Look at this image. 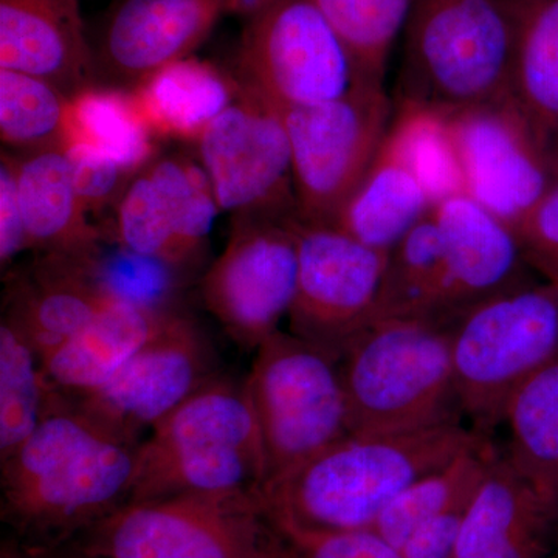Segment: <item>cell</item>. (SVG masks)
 <instances>
[{
  "instance_id": "cell-11",
  "label": "cell",
  "mask_w": 558,
  "mask_h": 558,
  "mask_svg": "<svg viewBox=\"0 0 558 558\" xmlns=\"http://www.w3.org/2000/svg\"><path fill=\"white\" fill-rule=\"evenodd\" d=\"M299 278L289 332L339 362L376 318L388 253L363 244L333 223L293 220Z\"/></svg>"
},
{
  "instance_id": "cell-33",
  "label": "cell",
  "mask_w": 558,
  "mask_h": 558,
  "mask_svg": "<svg viewBox=\"0 0 558 558\" xmlns=\"http://www.w3.org/2000/svg\"><path fill=\"white\" fill-rule=\"evenodd\" d=\"M387 137L416 172L435 205L465 193L446 110L399 105Z\"/></svg>"
},
{
  "instance_id": "cell-1",
  "label": "cell",
  "mask_w": 558,
  "mask_h": 558,
  "mask_svg": "<svg viewBox=\"0 0 558 558\" xmlns=\"http://www.w3.org/2000/svg\"><path fill=\"white\" fill-rule=\"evenodd\" d=\"M461 422L405 433L348 435L258 488L281 537L366 531L414 481L487 442Z\"/></svg>"
},
{
  "instance_id": "cell-6",
  "label": "cell",
  "mask_w": 558,
  "mask_h": 558,
  "mask_svg": "<svg viewBox=\"0 0 558 558\" xmlns=\"http://www.w3.org/2000/svg\"><path fill=\"white\" fill-rule=\"evenodd\" d=\"M62 546L101 558H290L258 490L124 502Z\"/></svg>"
},
{
  "instance_id": "cell-18",
  "label": "cell",
  "mask_w": 558,
  "mask_h": 558,
  "mask_svg": "<svg viewBox=\"0 0 558 558\" xmlns=\"http://www.w3.org/2000/svg\"><path fill=\"white\" fill-rule=\"evenodd\" d=\"M0 69L50 81L69 97L98 83L81 0H0Z\"/></svg>"
},
{
  "instance_id": "cell-38",
  "label": "cell",
  "mask_w": 558,
  "mask_h": 558,
  "mask_svg": "<svg viewBox=\"0 0 558 558\" xmlns=\"http://www.w3.org/2000/svg\"><path fill=\"white\" fill-rule=\"evenodd\" d=\"M513 231L527 266L558 289V179Z\"/></svg>"
},
{
  "instance_id": "cell-20",
  "label": "cell",
  "mask_w": 558,
  "mask_h": 558,
  "mask_svg": "<svg viewBox=\"0 0 558 558\" xmlns=\"http://www.w3.org/2000/svg\"><path fill=\"white\" fill-rule=\"evenodd\" d=\"M172 310L113 301L89 325L39 359L46 398L73 399L101 388L145 347Z\"/></svg>"
},
{
  "instance_id": "cell-15",
  "label": "cell",
  "mask_w": 558,
  "mask_h": 558,
  "mask_svg": "<svg viewBox=\"0 0 558 558\" xmlns=\"http://www.w3.org/2000/svg\"><path fill=\"white\" fill-rule=\"evenodd\" d=\"M447 117L465 194L513 229L558 179L549 146L510 97Z\"/></svg>"
},
{
  "instance_id": "cell-10",
  "label": "cell",
  "mask_w": 558,
  "mask_h": 558,
  "mask_svg": "<svg viewBox=\"0 0 558 558\" xmlns=\"http://www.w3.org/2000/svg\"><path fill=\"white\" fill-rule=\"evenodd\" d=\"M238 80L281 112L336 100L354 86L340 40L314 0H271L244 21Z\"/></svg>"
},
{
  "instance_id": "cell-28",
  "label": "cell",
  "mask_w": 558,
  "mask_h": 558,
  "mask_svg": "<svg viewBox=\"0 0 558 558\" xmlns=\"http://www.w3.org/2000/svg\"><path fill=\"white\" fill-rule=\"evenodd\" d=\"M69 143H83L108 154L132 178L157 159V138L134 92L100 81L69 98L65 146Z\"/></svg>"
},
{
  "instance_id": "cell-2",
  "label": "cell",
  "mask_w": 558,
  "mask_h": 558,
  "mask_svg": "<svg viewBox=\"0 0 558 558\" xmlns=\"http://www.w3.org/2000/svg\"><path fill=\"white\" fill-rule=\"evenodd\" d=\"M138 446L112 438L60 398L2 464L3 519L25 549L65 545L130 499Z\"/></svg>"
},
{
  "instance_id": "cell-26",
  "label": "cell",
  "mask_w": 558,
  "mask_h": 558,
  "mask_svg": "<svg viewBox=\"0 0 558 558\" xmlns=\"http://www.w3.org/2000/svg\"><path fill=\"white\" fill-rule=\"evenodd\" d=\"M512 468L558 512V359L537 371L509 399L502 416Z\"/></svg>"
},
{
  "instance_id": "cell-16",
  "label": "cell",
  "mask_w": 558,
  "mask_h": 558,
  "mask_svg": "<svg viewBox=\"0 0 558 558\" xmlns=\"http://www.w3.org/2000/svg\"><path fill=\"white\" fill-rule=\"evenodd\" d=\"M236 0H116L94 46L98 78L134 89L171 62L185 60Z\"/></svg>"
},
{
  "instance_id": "cell-14",
  "label": "cell",
  "mask_w": 558,
  "mask_h": 558,
  "mask_svg": "<svg viewBox=\"0 0 558 558\" xmlns=\"http://www.w3.org/2000/svg\"><path fill=\"white\" fill-rule=\"evenodd\" d=\"M197 146L219 209L233 216H299L284 117L247 84L240 81L236 100L209 124Z\"/></svg>"
},
{
  "instance_id": "cell-9",
  "label": "cell",
  "mask_w": 558,
  "mask_h": 558,
  "mask_svg": "<svg viewBox=\"0 0 558 558\" xmlns=\"http://www.w3.org/2000/svg\"><path fill=\"white\" fill-rule=\"evenodd\" d=\"M299 219L336 223L387 137L392 102L384 86H354L336 98L284 110Z\"/></svg>"
},
{
  "instance_id": "cell-5",
  "label": "cell",
  "mask_w": 558,
  "mask_h": 558,
  "mask_svg": "<svg viewBox=\"0 0 558 558\" xmlns=\"http://www.w3.org/2000/svg\"><path fill=\"white\" fill-rule=\"evenodd\" d=\"M403 33L399 105L453 112L509 98L508 0H416Z\"/></svg>"
},
{
  "instance_id": "cell-13",
  "label": "cell",
  "mask_w": 558,
  "mask_h": 558,
  "mask_svg": "<svg viewBox=\"0 0 558 558\" xmlns=\"http://www.w3.org/2000/svg\"><path fill=\"white\" fill-rule=\"evenodd\" d=\"M293 220L233 216L226 248L202 278L205 306L242 349L256 351L289 317L299 278Z\"/></svg>"
},
{
  "instance_id": "cell-37",
  "label": "cell",
  "mask_w": 558,
  "mask_h": 558,
  "mask_svg": "<svg viewBox=\"0 0 558 558\" xmlns=\"http://www.w3.org/2000/svg\"><path fill=\"white\" fill-rule=\"evenodd\" d=\"M73 186L87 215H101L108 205L119 202L132 175L108 154L69 143L64 148Z\"/></svg>"
},
{
  "instance_id": "cell-40",
  "label": "cell",
  "mask_w": 558,
  "mask_h": 558,
  "mask_svg": "<svg viewBox=\"0 0 558 558\" xmlns=\"http://www.w3.org/2000/svg\"><path fill=\"white\" fill-rule=\"evenodd\" d=\"M28 248L27 230L17 190L16 157L2 150L0 161V264L9 267Z\"/></svg>"
},
{
  "instance_id": "cell-32",
  "label": "cell",
  "mask_w": 558,
  "mask_h": 558,
  "mask_svg": "<svg viewBox=\"0 0 558 558\" xmlns=\"http://www.w3.org/2000/svg\"><path fill=\"white\" fill-rule=\"evenodd\" d=\"M39 355L21 326L3 314L0 323V462L32 435L46 413Z\"/></svg>"
},
{
  "instance_id": "cell-8",
  "label": "cell",
  "mask_w": 558,
  "mask_h": 558,
  "mask_svg": "<svg viewBox=\"0 0 558 558\" xmlns=\"http://www.w3.org/2000/svg\"><path fill=\"white\" fill-rule=\"evenodd\" d=\"M245 381L263 438V484L351 435L339 362L292 332L259 344Z\"/></svg>"
},
{
  "instance_id": "cell-12",
  "label": "cell",
  "mask_w": 558,
  "mask_h": 558,
  "mask_svg": "<svg viewBox=\"0 0 558 558\" xmlns=\"http://www.w3.org/2000/svg\"><path fill=\"white\" fill-rule=\"evenodd\" d=\"M216 376L207 333L190 315L174 310L112 379L64 400L112 438L140 446L161 418Z\"/></svg>"
},
{
  "instance_id": "cell-31",
  "label": "cell",
  "mask_w": 558,
  "mask_h": 558,
  "mask_svg": "<svg viewBox=\"0 0 558 558\" xmlns=\"http://www.w3.org/2000/svg\"><path fill=\"white\" fill-rule=\"evenodd\" d=\"M69 95L50 81L0 69V138L22 156L64 149Z\"/></svg>"
},
{
  "instance_id": "cell-45",
  "label": "cell",
  "mask_w": 558,
  "mask_h": 558,
  "mask_svg": "<svg viewBox=\"0 0 558 558\" xmlns=\"http://www.w3.org/2000/svg\"><path fill=\"white\" fill-rule=\"evenodd\" d=\"M550 156H553V163L558 178V134L554 137L553 143H550Z\"/></svg>"
},
{
  "instance_id": "cell-17",
  "label": "cell",
  "mask_w": 558,
  "mask_h": 558,
  "mask_svg": "<svg viewBox=\"0 0 558 558\" xmlns=\"http://www.w3.org/2000/svg\"><path fill=\"white\" fill-rule=\"evenodd\" d=\"M442 233L447 266V322L499 293L529 284L515 231L461 193L433 207Z\"/></svg>"
},
{
  "instance_id": "cell-43",
  "label": "cell",
  "mask_w": 558,
  "mask_h": 558,
  "mask_svg": "<svg viewBox=\"0 0 558 558\" xmlns=\"http://www.w3.org/2000/svg\"><path fill=\"white\" fill-rule=\"evenodd\" d=\"M25 556L27 558H101L86 556V554L73 550L69 546H58V548L49 549H25Z\"/></svg>"
},
{
  "instance_id": "cell-29",
  "label": "cell",
  "mask_w": 558,
  "mask_h": 558,
  "mask_svg": "<svg viewBox=\"0 0 558 558\" xmlns=\"http://www.w3.org/2000/svg\"><path fill=\"white\" fill-rule=\"evenodd\" d=\"M495 454L497 449L487 440L459 454L444 468L414 481L389 502L371 531L392 548L402 549L422 524L440 513L468 506Z\"/></svg>"
},
{
  "instance_id": "cell-39",
  "label": "cell",
  "mask_w": 558,
  "mask_h": 558,
  "mask_svg": "<svg viewBox=\"0 0 558 558\" xmlns=\"http://www.w3.org/2000/svg\"><path fill=\"white\" fill-rule=\"evenodd\" d=\"M282 538L288 543L290 558H402L398 549L371 529Z\"/></svg>"
},
{
  "instance_id": "cell-4",
  "label": "cell",
  "mask_w": 558,
  "mask_h": 558,
  "mask_svg": "<svg viewBox=\"0 0 558 558\" xmlns=\"http://www.w3.org/2000/svg\"><path fill=\"white\" fill-rule=\"evenodd\" d=\"M351 435L405 433L461 422L450 325L376 319L339 360Z\"/></svg>"
},
{
  "instance_id": "cell-41",
  "label": "cell",
  "mask_w": 558,
  "mask_h": 558,
  "mask_svg": "<svg viewBox=\"0 0 558 558\" xmlns=\"http://www.w3.org/2000/svg\"><path fill=\"white\" fill-rule=\"evenodd\" d=\"M464 508L449 510L422 524L399 550L402 558H453Z\"/></svg>"
},
{
  "instance_id": "cell-42",
  "label": "cell",
  "mask_w": 558,
  "mask_h": 558,
  "mask_svg": "<svg viewBox=\"0 0 558 558\" xmlns=\"http://www.w3.org/2000/svg\"><path fill=\"white\" fill-rule=\"evenodd\" d=\"M535 553H537V542L521 539L494 550L486 558H534Z\"/></svg>"
},
{
  "instance_id": "cell-36",
  "label": "cell",
  "mask_w": 558,
  "mask_h": 558,
  "mask_svg": "<svg viewBox=\"0 0 558 558\" xmlns=\"http://www.w3.org/2000/svg\"><path fill=\"white\" fill-rule=\"evenodd\" d=\"M92 271L101 289L116 301L172 310L183 271L171 264L140 255L112 242H102L90 258Z\"/></svg>"
},
{
  "instance_id": "cell-22",
  "label": "cell",
  "mask_w": 558,
  "mask_h": 558,
  "mask_svg": "<svg viewBox=\"0 0 558 558\" xmlns=\"http://www.w3.org/2000/svg\"><path fill=\"white\" fill-rule=\"evenodd\" d=\"M154 137L199 142L240 94V81L218 65L185 58L165 65L134 89Z\"/></svg>"
},
{
  "instance_id": "cell-35",
  "label": "cell",
  "mask_w": 558,
  "mask_h": 558,
  "mask_svg": "<svg viewBox=\"0 0 558 558\" xmlns=\"http://www.w3.org/2000/svg\"><path fill=\"white\" fill-rule=\"evenodd\" d=\"M146 170L167 204L180 245L193 267L204 252L219 211L207 172L202 165L180 154L157 157Z\"/></svg>"
},
{
  "instance_id": "cell-30",
  "label": "cell",
  "mask_w": 558,
  "mask_h": 558,
  "mask_svg": "<svg viewBox=\"0 0 558 558\" xmlns=\"http://www.w3.org/2000/svg\"><path fill=\"white\" fill-rule=\"evenodd\" d=\"M347 53L354 83L384 86L389 54L416 0H314Z\"/></svg>"
},
{
  "instance_id": "cell-23",
  "label": "cell",
  "mask_w": 558,
  "mask_h": 558,
  "mask_svg": "<svg viewBox=\"0 0 558 558\" xmlns=\"http://www.w3.org/2000/svg\"><path fill=\"white\" fill-rule=\"evenodd\" d=\"M433 207L435 202L424 183L385 137L365 179L333 226L363 244L388 253Z\"/></svg>"
},
{
  "instance_id": "cell-25",
  "label": "cell",
  "mask_w": 558,
  "mask_h": 558,
  "mask_svg": "<svg viewBox=\"0 0 558 558\" xmlns=\"http://www.w3.org/2000/svg\"><path fill=\"white\" fill-rule=\"evenodd\" d=\"M513 21L510 100L549 146L558 134V0H508Z\"/></svg>"
},
{
  "instance_id": "cell-27",
  "label": "cell",
  "mask_w": 558,
  "mask_h": 558,
  "mask_svg": "<svg viewBox=\"0 0 558 558\" xmlns=\"http://www.w3.org/2000/svg\"><path fill=\"white\" fill-rule=\"evenodd\" d=\"M442 233L432 211L388 252L376 319L447 323Z\"/></svg>"
},
{
  "instance_id": "cell-24",
  "label": "cell",
  "mask_w": 558,
  "mask_h": 558,
  "mask_svg": "<svg viewBox=\"0 0 558 558\" xmlns=\"http://www.w3.org/2000/svg\"><path fill=\"white\" fill-rule=\"evenodd\" d=\"M556 513L512 468L495 454L462 515L453 558H486L509 543L532 539Z\"/></svg>"
},
{
  "instance_id": "cell-19",
  "label": "cell",
  "mask_w": 558,
  "mask_h": 558,
  "mask_svg": "<svg viewBox=\"0 0 558 558\" xmlns=\"http://www.w3.org/2000/svg\"><path fill=\"white\" fill-rule=\"evenodd\" d=\"M95 252L81 256L40 255L31 270L11 282L5 315L21 326L39 359L75 336L116 301L94 277L90 258Z\"/></svg>"
},
{
  "instance_id": "cell-44",
  "label": "cell",
  "mask_w": 558,
  "mask_h": 558,
  "mask_svg": "<svg viewBox=\"0 0 558 558\" xmlns=\"http://www.w3.org/2000/svg\"><path fill=\"white\" fill-rule=\"evenodd\" d=\"M0 558H27V556H25V553L22 554L20 549L14 548V546L3 545Z\"/></svg>"
},
{
  "instance_id": "cell-21",
  "label": "cell",
  "mask_w": 558,
  "mask_h": 558,
  "mask_svg": "<svg viewBox=\"0 0 558 558\" xmlns=\"http://www.w3.org/2000/svg\"><path fill=\"white\" fill-rule=\"evenodd\" d=\"M17 190L28 248L40 255H89L102 242V230L84 211L64 149L16 157Z\"/></svg>"
},
{
  "instance_id": "cell-3",
  "label": "cell",
  "mask_w": 558,
  "mask_h": 558,
  "mask_svg": "<svg viewBox=\"0 0 558 558\" xmlns=\"http://www.w3.org/2000/svg\"><path fill=\"white\" fill-rule=\"evenodd\" d=\"M264 475L263 438L247 381L218 374L140 442L126 502L258 490Z\"/></svg>"
},
{
  "instance_id": "cell-7",
  "label": "cell",
  "mask_w": 558,
  "mask_h": 558,
  "mask_svg": "<svg viewBox=\"0 0 558 558\" xmlns=\"http://www.w3.org/2000/svg\"><path fill=\"white\" fill-rule=\"evenodd\" d=\"M450 351L459 410L488 436L513 392L558 359V289L529 282L470 307L450 325Z\"/></svg>"
},
{
  "instance_id": "cell-34",
  "label": "cell",
  "mask_w": 558,
  "mask_h": 558,
  "mask_svg": "<svg viewBox=\"0 0 558 558\" xmlns=\"http://www.w3.org/2000/svg\"><path fill=\"white\" fill-rule=\"evenodd\" d=\"M102 236L106 242L165 260L175 269H191L167 204L146 168L128 183L117 202L112 227L102 231Z\"/></svg>"
}]
</instances>
